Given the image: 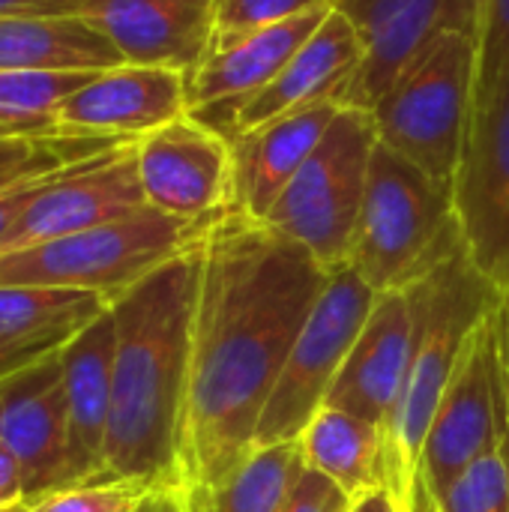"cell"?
<instances>
[{
    "mask_svg": "<svg viewBox=\"0 0 509 512\" xmlns=\"http://www.w3.org/2000/svg\"><path fill=\"white\" fill-rule=\"evenodd\" d=\"M201 255L180 474L186 489L207 492L255 450L264 405L330 270L234 207L207 228Z\"/></svg>",
    "mask_w": 509,
    "mask_h": 512,
    "instance_id": "cell-1",
    "label": "cell"
},
{
    "mask_svg": "<svg viewBox=\"0 0 509 512\" xmlns=\"http://www.w3.org/2000/svg\"><path fill=\"white\" fill-rule=\"evenodd\" d=\"M201 243L165 261L111 303V420L99 483L183 486L180 444Z\"/></svg>",
    "mask_w": 509,
    "mask_h": 512,
    "instance_id": "cell-2",
    "label": "cell"
},
{
    "mask_svg": "<svg viewBox=\"0 0 509 512\" xmlns=\"http://www.w3.org/2000/svg\"><path fill=\"white\" fill-rule=\"evenodd\" d=\"M405 294L414 312V345L399 405L384 426L387 492L399 512H411L423 441L459 366L462 348L498 309L504 288L477 267L468 249H462Z\"/></svg>",
    "mask_w": 509,
    "mask_h": 512,
    "instance_id": "cell-3",
    "label": "cell"
},
{
    "mask_svg": "<svg viewBox=\"0 0 509 512\" xmlns=\"http://www.w3.org/2000/svg\"><path fill=\"white\" fill-rule=\"evenodd\" d=\"M468 249L453 195L387 144H375L348 264L375 294L408 291Z\"/></svg>",
    "mask_w": 509,
    "mask_h": 512,
    "instance_id": "cell-4",
    "label": "cell"
},
{
    "mask_svg": "<svg viewBox=\"0 0 509 512\" xmlns=\"http://www.w3.org/2000/svg\"><path fill=\"white\" fill-rule=\"evenodd\" d=\"M477 57L480 27H444L369 111L378 141L450 195L474 111Z\"/></svg>",
    "mask_w": 509,
    "mask_h": 512,
    "instance_id": "cell-5",
    "label": "cell"
},
{
    "mask_svg": "<svg viewBox=\"0 0 509 512\" xmlns=\"http://www.w3.org/2000/svg\"><path fill=\"white\" fill-rule=\"evenodd\" d=\"M219 219V216H216ZM189 222L156 207L0 255V285L93 291L114 303L165 261L198 246L216 222Z\"/></svg>",
    "mask_w": 509,
    "mask_h": 512,
    "instance_id": "cell-6",
    "label": "cell"
},
{
    "mask_svg": "<svg viewBox=\"0 0 509 512\" xmlns=\"http://www.w3.org/2000/svg\"><path fill=\"white\" fill-rule=\"evenodd\" d=\"M378 144L372 114L342 105L321 144L291 177L264 225L309 249L327 270L351 255L372 150Z\"/></svg>",
    "mask_w": 509,
    "mask_h": 512,
    "instance_id": "cell-7",
    "label": "cell"
},
{
    "mask_svg": "<svg viewBox=\"0 0 509 512\" xmlns=\"http://www.w3.org/2000/svg\"><path fill=\"white\" fill-rule=\"evenodd\" d=\"M378 294L345 261L330 270L276 384L264 405L255 447L300 441L303 429L324 408V399L357 342Z\"/></svg>",
    "mask_w": 509,
    "mask_h": 512,
    "instance_id": "cell-8",
    "label": "cell"
},
{
    "mask_svg": "<svg viewBox=\"0 0 509 512\" xmlns=\"http://www.w3.org/2000/svg\"><path fill=\"white\" fill-rule=\"evenodd\" d=\"M141 207H147V198L138 177L135 141H126L51 174L0 240V255L123 219Z\"/></svg>",
    "mask_w": 509,
    "mask_h": 512,
    "instance_id": "cell-9",
    "label": "cell"
},
{
    "mask_svg": "<svg viewBox=\"0 0 509 512\" xmlns=\"http://www.w3.org/2000/svg\"><path fill=\"white\" fill-rule=\"evenodd\" d=\"M141 189L150 207L210 222L231 210V141L183 114L135 141Z\"/></svg>",
    "mask_w": 509,
    "mask_h": 512,
    "instance_id": "cell-10",
    "label": "cell"
},
{
    "mask_svg": "<svg viewBox=\"0 0 509 512\" xmlns=\"http://www.w3.org/2000/svg\"><path fill=\"white\" fill-rule=\"evenodd\" d=\"M456 216L477 267L509 285V72L498 93L471 114L453 183Z\"/></svg>",
    "mask_w": 509,
    "mask_h": 512,
    "instance_id": "cell-11",
    "label": "cell"
},
{
    "mask_svg": "<svg viewBox=\"0 0 509 512\" xmlns=\"http://www.w3.org/2000/svg\"><path fill=\"white\" fill-rule=\"evenodd\" d=\"M360 33L363 63L342 99L372 111L402 69L444 30L480 27L483 0H333Z\"/></svg>",
    "mask_w": 509,
    "mask_h": 512,
    "instance_id": "cell-12",
    "label": "cell"
},
{
    "mask_svg": "<svg viewBox=\"0 0 509 512\" xmlns=\"http://www.w3.org/2000/svg\"><path fill=\"white\" fill-rule=\"evenodd\" d=\"M489 321L492 315L465 342L459 366L423 441L420 480L435 498L444 495L480 456L501 444Z\"/></svg>",
    "mask_w": 509,
    "mask_h": 512,
    "instance_id": "cell-13",
    "label": "cell"
},
{
    "mask_svg": "<svg viewBox=\"0 0 509 512\" xmlns=\"http://www.w3.org/2000/svg\"><path fill=\"white\" fill-rule=\"evenodd\" d=\"M189 114V75L162 66L96 72L54 111V135L138 141L141 135Z\"/></svg>",
    "mask_w": 509,
    "mask_h": 512,
    "instance_id": "cell-14",
    "label": "cell"
},
{
    "mask_svg": "<svg viewBox=\"0 0 509 512\" xmlns=\"http://www.w3.org/2000/svg\"><path fill=\"white\" fill-rule=\"evenodd\" d=\"M0 444L24 474V504L60 489L66 462V390L60 351L0 381Z\"/></svg>",
    "mask_w": 509,
    "mask_h": 512,
    "instance_id": "cell-15",
    "label": "cell"
},
{
    "mask_svg": "<svg viewBox=\"0 0 509 512\" xmlns=\"http://www.w3.org/2000/svg\"><path fill=\"white\" fill-rule=\"evenodd\" d=\"M75 18L96 27L132 66L192 72L213 48L216 0H87Z\"/></svg>",
    "mask_w": 509,
    "mask_h": 512,
    "instance_id": "cell-16",
    "label": "cell"
},
{
    "mask_svg": "<svg viewBox=\"0 0 509 512\" xmlns=\"http://www.w3.org/2000/svg\"><path fill=\"white\" fill-rule=\"evenodd\" d=\"M414 345V312L405 291L378 294L357 342L351 345L324 408L348 411L384 432L390 423Z\"/></svg>",
    "mask_w": 509,
    "mask_h": 512,
    "instance_id": "cell-17",
    "label": "cell"
},
{
    "mask_svg": "<svg viewBox=\"0 0 509 512\" xmlns=\"http://www.w3.org/2000/svg\"><path fill=\"white\" fill-rule=\"evenodd\" d=\"M363 63V42L357 27L342 9H330L321 27L306 39V45L285 63V69L255 96L243 99L234 111L225 114V138L255 129L288 111L342 102L357 69Z\"/></svg>",
    "mask_w": 509,
    "mask_h": 512,
    "instance_id": "cell-18",
    "label": "cell"
},
{
    "mask_svg": "<svg viewBox=\"0 0 509 512\" xmlns=\"http://www.w3.org/2000/svg\"><path fill=\"white\" fill-rule=\"evenodd\" d=\"M60 363L66 390V462L60 489H75L99 483L105 465L114 366L111 309L60 348Z\"/></svg>",
    "mask_w": 509,
    "mask_h": 512,
    "instance_id": "cell-19",
    "label": "cell"
},
{
    "mask_svg": "<svg viewBox=\"0 0 509 512\" xmlns=\"http://www.w3.org/2000/svg\"><path fill=\"white\" fill-rule=\"evenodd\" d=\"M330 9L333 3H324L255 33L216 42L201 66L189 72V111L228 114L243 99L264 90L321 27Z\"/></svg>",
    "mask_w": 509,
    "mask_h": 512,
    "instance_id": "cell-20",
    "label": "cell"
},
{
    "mask_svg": "<svg viewBox=\"0 0 509 512\" xmlns=\"http://www.w3.org/2000/svg\"><path fill=\"white\" fill-rule=\"evenodd\" d=\"M342 102H318L231 138V207L264 222L300 165L321 144Z\"/></svg>",
    "mask_w": 509,
    "mask_h": 512,
    "instance_id": "cell-21",
    "label": "cell"
},
{
    "mask_svg": "<svg viewBox=\"0 0 509 512\" xmlns=\"http://www.w3.org/2000/svg\"><path fill=\"white\" fill-rule=\"evenodd\" d=\"M123 63V54L75 15H0V72H102Z\"/></svg>",
    "mask_w": 509,
    "mask_h": 512,
    "instance_id": "cell-22",
    "label": "cell"
},
{
    "mask_svg": "<svg viewBox=\"0 0 509 512\" xmlns=\"http://www.w3.org/2000/svg\"><path fill=\"white\" fill-rule=\"evenodd\" d=\"M306 468L333 480L351 501L387 489L384 432L348 411L321 408L300 435Z\"/></svg>",
    "mask_w": 509,
    "mask_h": 512,
    "instance_id": "cell-23",
    "label": "cell"
},
{
    "mask_svg": "<svg viewBox=\"0 0 509 512\" xmlns=\"http://www.w3.org/2000/svg\"><path fill=\"white\" fill-rule=\"evenodd\" d=\"M303 471L300 441L255 447L219 486L189 495L198 512H282Z\"/></svg>",
    "mask_w": 509,
    "mask_h": 512,
    "instance_id": "cell-24",
    "label": "cell"
},
{
    "mask_svg": "<svg viewBox=\"0 0 509 512\" xmlns=\"http://www.w3.org/2000/svg\"><path fill=\"white\" fill-rule=\"evenodd\" d=\"M111 303L93 291L42 288V285H0V336L6 339H54L69 342Z\"/></svg>",
    "mask_w": 509,
    "mask_h": 512,
    "instance_id": "cell-25",
    "label": "cell"
},
{
    "mask_svg": "<svg viewBox=\"0 0 509 512\" xmlns=\"http://www.w3.org/2000/svg\"><path fill=\"white\" fill-rule=\"evenodd\" d=\"M96 72H0V126L21 135H54V111Z\"/></svg>",
    "mask_w": 509,
    "mask_h": 512,
    "instance_id": "cell-26",
    "label": "cell"
},
{
    "mask_svg": "<svg viewBox=\"0 0 509 512\" xmlns=\"http://www.w3.org/2000/svg\"><path fill=\"white\" fill-rule=\"evenodd\" d=\"M126 141L111 138H75V135H3L0 138V189L60 171L66 165L84 162L108 147Z\"/></svg>",
    "mask_w": 509,
    "mask_h": 512,
    "instance_id": "cell-27",
    "label": "cell"
},
{
    "mask_svg": "<svg viewBox=\"0 0 509 512\" xmlns=\"http://www.w3.org/2000/svg\"><path fill=\"white\" fill-rule=\"evenodd\" d=\"M441 512H509V453L504 444L480 456L444 495Z\"/></svg>",
    "mask_w": 509,
    "mask_h": 512,
    "instance_id": "cell-28",
    "label": "cell"
},
{
    "mask_svg": "<svg viewBox=\"0 0 509 512\" xmlns=\"http://www.w3.org/2000/svg\"><path fill=\"white\" fill-rule=\"evenodd\" d=\"M509 72V0H483L480 18V57H477V87L474 111H480L501 87ZM471 111V114H474Z\"/></svg>",
    "mask_w": 509,
    "mask_h": 512,
    "instance_id": "cell-29",
    "label": "cell"
},
{
    "mask_svg": "<svg viewBox=\"0 0 509 512\" xmlns=\"http://www.w3.org/2000/svg\"><path fill=\"white\" fill-rule=\"evenodd\" d=\"M324 3H333V0H216L213 45L255 33V30L279 24V21H288V18L303 15Z\"/></svg>",
    "mask_w": 509,
    "mask_h": 512,
    "instance_id": "cell-30",
    "label": "cell"
},
{
    "mask_svg": "<svg viewBox=\"0 0 509 512\" xmlns=\"http://www.w3.org/2000/svg\"><path fill=\"white\" fill-rule=\"evenodd\" d=\"M147 492L150 489L135 483H90L51 492L27 512H135Z\"/></svg>",
    "mask_w": 509,
    "mask_h": 512,
    "instance_id": "cell-31",
    "label": "cell"
},
{
    "mask_svg": "<svg viewBox=\"0 0 509 512\" xmlns=\"http://www.w3.org/2000/svg\"><path fill=\"white\" fill-rule=\"evenodd\" d=\"M492 369H495V405H498V438L509 453V285L498 309L492 312Z\"/></svg>",
    "mask_w": 509,
    "mask_h": 512,
    "instance_id": "cell-32",
    "label": "cell"
},
{
    "mask_svg": "<svg viewBox=\"0 0 509 512\" xmlns=\"http://www.w3.org/2000/svg\"><path fill=\"white\" fill-rule=\"evenodd\" d=\"M351 498L324 474L306 468L282 512H351Z\"/></svg>",
    "mask_w": 509,
    "mask_h": 512,
    "instance_id": "cell-33",
    "label": "cell"
},
{
    "mask_svg": "<svg viewBox=\"0 0 509 512\" xmlns=\"http://www.w3.org/2000/svg\"><path fill=\"white\" fill-rule=\"evenodd\" d=\"M63 342L54 339H6L0 336V381L21 372L24 366L60 351Z\"/></svg>",
    "mask_w": 509,
    "mask_h": 512,
    "instance_id": "cell-34",
    "label": "cell"
},
{
    "mask_svg": "<svg viewBox=\"0 0 509 512\" xmlns=\"http://www.w3.org/2000/svg\"><path fill=\"white\" fill-rule=\"evenodd\" d=\"M69 168V165H66ZM57 174V171H51ZM51 174H39V177H27V180H18L6 189H0V240L9 234V228L21 219V213L30 207V201L42 192V186L48 183Z\"/></svg>",
    "mask_w": 509,
    "mask_h": 512,
    "instance_id": "cell-35",
    "label": "cell"
},
{
    "mask_svg": "<svg viewBox=\"0 0 509 512\" xmlns=\"http://www.w3.org/2000/svg\"><path fill=\"white\" fill-rule=\"evenodd\" d=\"M87 0H0V15H36V18H66L75 15Z\"/></svg>",
    "mask_w": 509,
    "mask_h": 512,
    "instance_id": "cell-36",
    "label": "cell"
},
{
    "mask_svg": "<svg viewBox=\"0 0 509 512\" xmlns=\"http://www.w3.org/2000/svg\"><path fill=\"white\" fill-rule=\"evenodd\" d=\"M24 504V474L12 453L0 444V510Z\"/></svg>",
    "mask_w": 509,
    "mask_h": 512,
    "instance_id": "cell-37",
    "label": "cell"
},
{
    "mask_svg": "<svg viewBox=\"0 0 509 512\" xmlns=\"http://www.w3.org/2000/svg\"><path fill=\"white\" fill-rule=\"evenodd\" d=\"M135 512H192V507H189V489L186 486H159V489H150L138 501Z\"/></svg>",
    "mask_w": 509,
    "mask_h": 512,
    "instance_id": "cell-38",
    "label": "cell"
},
{
    "mask_svg": "<svg viewBox=\"0 0 509 512\" xmlns=\"http://www.w3.org/2000/svg\"><path fill=\"white\" fill-rule=\"evenodd\" d=\"M351 512H399V507L387 489H378V492H369L360 501H354Z\"/></svg>",
    "mask_w": 509,
    "mask_h": 512,
    "instance_id": "cell-39",
    "label": "cell"
},
{
    "mask_svg": "<svg viewBox=\"0 0 509 512\" xmlns=\"http://www.w3.org/2000/svg\"><path fill=\"white\" fill-rule=\"evenodd\" d=\"M411 512H441L435 495L429 492V486L417 477V486H414V501H411Z\"/></svg>",
    "mask_w": 509,
    "mask_h": 512,
    "instance_id": "cell-40",
    "label": "cell"
},
{
    "mask_svg": "<svg viewBox=\"0 0 509 512\" xmlns=\"http://www.w3.org/2000/svg\"><path fill=\"white\" fill-rule=\"evenodd\" d=\"M0 512H27V504H18V507H9V510H0Z\"/></svg>",
    "mask_w": 509,
    "mask_h": 512,
    "instance_id": "cell-41",
    "label": "cell"
},
{
    "mask_svg": "<svg viewBox=\"0 0 509 512\" xmlns=\"http://www.w3.org/2000/svg\"><path fill=\"white\" fill-rule=\"evenodd\" d=\"M3 135H21V132H12V129H3V126H0V138H3Z\"/></svg>",
    "mask_w": 509,
    "mask_h": 512,
    "instance_id": "cell-42",
    "label": "cell"
},
{
    "mask_svg": "<svg viewBox=\"0 0 509 512\" xmlns=\"http://www.w3.org/2000/svg\"><path fill=\"white\" fill-rule=\"evenodd\" d=\"M189 507H192V512H198L195 510V504H192V495H189Z\"/></svg>",
    "mask_w": 509,
    "mask_h": 512,
    "instance_id": "cell-43",
    "label": "cell"
}]
</instances>
